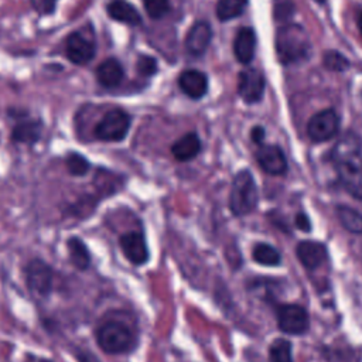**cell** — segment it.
<instances>
[{
  "label": "cell",
  "mask_w": 362,
  "mask_h": 362,
  "mask_svg": "<svg viewBox=\"0 0 362 362\" xmlns=\"http://www.w3.org/2000/svg\"><path fill=\"white\" fill-rule=\"evenodd\" d=\"M211 38H212V30L209 24L205 21H198L189 28L185 37V48L191 55H195V57L202 55L206 51L211 42Z\"/></svg>",
  "instance_id": "cell-17"
},
{
  "label": "cell",
  "mask_w": 362,
  "mask_h": 362,
  "mask_svg": "<svg viewBox=\"0 0 362 362\" xmlns=\"http://www.w3.org/2000/svg\"><path fill=\"white\" fill-rule=\"evenodd\" d=\"M269 361L270 362H293L290 341L283 338L274 339L269 348Z\"/></svg>",
  "instance_id": "cell-26"
},
{
  "label": "cell",
  "mask_w": 362,
  "mask_h": 362,
  "mask_svg": "<svg viewBox=\"0 0 362 362\" xmlns=\"http://www.w3.org/2000/svg\"><path fill=\"white\" fill-rule=\"evenodd\" d=\"M7 117L11 120L10 143L14 146L34 147L44 134L45 123L41 117L31 115V112L21 106H8Z\"/></svg>",
  "instance_id": "cell-4"
},
{
  "label": "cell",
  "mask_w": 362,
  "mask_h": 362,
  "mask_svg": "<svg viewBox=\"0 0 362 362\" xmlns=\"http://www.w3.org/2000/svg\"><path fill=\"white\" fill-rule=\"evenodd\" d=\"M252 257L262 266H279L281 262L280 252L269 243H256L252 250Z\"/></svg>",
  "instance_id": "cell-24"
},
{
  "label": "cell",
  "mask_w": 362,
  "mask_h": 362,
  "mask_svg": "<svg viewBox=\"0 0 362 362\" xmlns=\"http://www.w3.org/2000/svg\"><path fill=\"white\" fill-rule=\"evenodd\" d=\"M24 281L28 291L37 298H47L54 288V270L40 257L28 260L24 266Z\"/></svg>",
  "instance_id": "cell-8"
},
{
  "label": "cell",
  "mask_w": 362,
  "mask_h": 362,
  "mask_svg": "<svg viewBox=\"0 0 362 362\" xmlns=\"http://www.w3.org/2000/svg\"><path fill=\"white\" fill-rule=\"evenodd\" d=\"M98 52V42L90 28L71 31L64 42V54L72 65L85 66L92 62Z\"/></svg>",
  "instance_id": "cell-6"
},
{
  "label": "cell",
  "mask_w": 362,
  "mask_h": 362,
  "mask_svg": "<svg viewBox=\"0 0 362 362\" xmlns=\"http://www.w3.org/2000/svg\"><path fill=\"white\" fill-rule=\"evenodd\" d=\"M294 223H296V228L303 230V232H310L311 230V222H310L308 216L305 214H303V212L296 215Z\"/></svg>",
  "instance_id": "cell-32"
},
{
  "label": "cell",
  "mask_w": 362,
  "mask_h": 362,
  "mask_svg": "<svg viewBox=\"0 0 362 362\" xmlns=\"http://www.w3.org/2000/svg\"><path fill=\"white\" fill-rule=\"evenodd\" d=\"M157 69H158L157 59L153 58L151 55L141 54V55L137 57V61H136V71H137L139 75L146 76V78H150V76L156 75Z\"/></svg>",
  "instance_id": "cell-29"
},
{
  "label": "cell",
  "mask_w": 362,
  "mask_h": 362,
  "mask_svg": "<svg viewBox=\"0 0 362 362\" xmlns=\"http://www.w3.org/2000/svg\"><path fill=\"white\" fill-rule=\"evenodd\" d=\"M358 27H359V31H361V34H362V11H361L359 16H358Z\"/></svg>",
  "instance_id": "cell-35"
},
{
  "label": "cell",
  "mask_w": 362,
  "mask_h": 362,
  "mask_svg": "<svg viewBox=\"0 0 362 362\" xmlns=\"http://www.w3.org/2000/svg\"><path fill=\"white\" fill-rule=\"evenodd\" d=\"M132 126V116L122 107H112L93 126L92 136L98 141L119 143L126 139Z\"/></svg>",
  "instance_id": "cell-5"
},
{
  "label": "cell",
  "mask_w": 362,
  "mask_h": 362,
  "mask_svg": "<svg viewBox=\"0 0 362 362\" xmlns=\"http://www.w3.org/2000/svg\"><path fill=\"white\" fill-rule=\"evenodd\" d=\"M66 252L69 263L79 272H85L92 264V255L88 245L81 236H69L66 239Z\"/></svg>",
  "instance_id": "cell-19"
},
{
  "label": "cell",
  "mask_w": 362,
  "mask_h": 362,
  "mask_svg": "<svg viewBox=\"0 0 362 362\" xmlns=\"http://www.w3.org/2000/svg\"><path fill=\"white\" fill-rule=\"evenodd\" d=\"M106 14L109 16L110 20L127 24L132 27L140 25L143 23L141 16L139 10L129 3L127 0H110L106 4Z\"/></svg>",
  "instance_id": "cell-16"
},
{
  "label": "cell",
  "mask_w": 362,
  "mask_h": 362,
  "mask_svg": "<svg viewBox=\"0 0 362 362\" xmlns=\"http://www.w3.org/2000/svg\"><path fill=\"white\" fill-rule=\"evenodd\" d=\"M95 78L100 88L106 90H113L123 82L124 68L117 58L109 57L96 66Z\"/></svg>",
  "instance_id": "cell-13"
},
{
  "label": "cell",
  "mask_w": 362,
  "mask_h": 362,
  "mask_svg": "<svg viewBox=\"0 0 362 362\" xmlns=\"http://www.w3.org/2000/svg\"><path fill=\"white\" fill-rule=\"evenodd\" d=\"M147 16L153 20H160L170 13V0H143Z\"/></svg>",
  "instance_id": "cell-27"
},
{
  "label": "cell",
  "mask_w": 362,
  "mask_h": 362,
  "mask_svg": "<svg viewBox=\"0 0 362 362\" xmlns=\"http://www.w3.org/2000/svg\"><path fill=\"white\" fill-rule=\"evenodd\" d=\"M337 216L341 222V225L351 233H362V214L356 209L346 206V205H338Z\"/></svg>",
  "instance_id": "cell-23"
},
{
  "label": "cell",
  "mask_w": 362,
  "mask_h": 362,
  "mask_svg": "<svg viewBox=\"0 0 362 362\" xmlns=\"http://www.w3.org/2000/svg\"><path fill=\"white\" fill-rule=\"evenodd\" d=\"M247 0H219L216 4V17L221 21L236 18L242 14Z\"/></svg>",
  "instance_id": "cell-25"
},
{
  "label": "cell",
  "mask_w": 362,
  "mask_h": 362,
  "mask_svg": "<svg viewBox=\"0 0 362 362\" xmlns=\"http://www.w3.org/2000/svg\"><path fill=\"white\" fill-rule=\"evenodd\" d=\"M317 3H320V4H322V3H325V0H315Z\"/></svg>",
  "instance_id": "cell-36"
},
{
  "label": "cell",
  "mask_w": 362,
  "mask_h": 362,
  "mask_svg": "<svg viewBox=\"0 0 362 362\" xmlns=\"http://www.w3.org/2000/svg\"><path fill=\"white\" fill-rule=\"evenodd\" d=\"M119 246L124 257L134 266H141L148 262L150 252L143 232L129 230L119 238Z\"/></svg>",
  "instance_id": "cell-11"
},
{
  "label": "cell",
  "mask_w": 362,
  "mask_h": 362,
  "mask_svg": "<svg viewBox=\"0 0 362 362\" xmlns=\"http://www.w3.org/2000/svg\"><path fill=\"white\" fill-rule=\"evenodd\" d=\"M238 92L246 103H256L264 93V78L256 69H245L239 74Z\"/></svg>",
  "instance_id": "cell-12"
},
{
  "label": "cell",
  "mask_w": 362,
  "mask_h": 362,
  "mask_svg": "<svg viewBox=\"0 0 362 362\" xmlns=\"http://www.w3.org/2000/svg\"><path fill=\"white\" fill-rule=\"evenodd\" d=\"M311 42L307 31L300 24L281 25L276 33V54L281 64H297L308 58Z\"/></svg>",
  "instance_id": "cell-3"
},
{
  "label": "cell",
  "mask_w": 362,
  "mask_h": 362,
  "mask_svg": "<svg viewBox=\"0 0 362 362\" xmlns=\"http://www.w3.org/2000/svg\"><path fill=\"white\" fill-rule=\"evenodd\" d=\"M64 167L71 177H85L92 170V163L81 151L71 150L64 157Z\"/></svg>",
  "instance_id": "cell-22"
},
{
  "label": "cell",
  "mask_w": 362,
  "mask_h": 362,
  "mask_svg": "<svg viewBox=\"0 0 362 362\" xmlns=\"http://www.w3.org/2000/svg\"><path fill=\"white\" fill-rule=\"evenodd\" d=\"M279 328L291 335L304 334L310 327L308 313L298 304H280L276 308Z\"/></svg>",
  "instance_id": "cell-9"
},
{
  "label": "cell",
  "mask_w": 362,
  "mask_h": 362,
  "mask_svg": "<svg viewBox=\"0 0 362 362\" xmlns=\"http://www.w3.org/2000/svg\"><path fill=\"white\" fill-rule=\"evenodd\" d=\"M74 356H75L76 362H100L99 358L93 352L83 349V348H76L74 351Z\"/></svg>",
  "instance_id": "cell-31"
},
{
  "label": "cell",
  "mask_w": 362,
  "mask_h": 362,
  "mask_svg": "<svg viewBox=\"0 0 362 362\" xmlns=\"http://www.w3.org/2000/svg\"><path fill=\"white\" fill-rule=\"evenodd\" d=\"M296 255L300 263L308 269L314 270L318 266L324 263L327 259V247L321 242H314V240H303L297 245L296 247Z\"/></svg>",
  "instance_id": "cell-15"
},
{
  "label": "cell",
  "mask_w": 362,
  "mask_h": 362,
  "mask_svg": "<svg viewBox=\"0 0 362 362\" xmlns=\"http://www.w3.org/2000/svg\"><path fill=\"white\" fill-rule=\"evenodd\" d=\"M322 64L327 69L335 72H342L349 68V61L338 51H327L322 57Z\"/></svg>",
  "instance_id": "cell-28"
},
{
  "label": "cell",
  "mask_w": 362,
  "mask_h": 362,
  "mask_svg": "<svg viewBox=\"0 0 362 362\" xmlns=\"http://www.w3.org/2000/svg\"><path fill=\"white\" fill-rule=\"evenodd\" d=\"M342 187L355 198L362 199V153L354 134L344 136L331 151Z\"/></svg>",
  "instance_id": "cell-1"
},
{
  "label": "cell",
  "mask_w": 362,
  "mask_h": 362,
  "mask_svg": "<svg viewBox=\"0 0 362 362\" xmlns=\"http://www.w3.org/2000/svg\"><path fill=\"white\" fill-rule=\"evenodd\" d=\"M339 127V117L334 109H325L311 116L307 124L308 137L314 143H321L332 139Z\"/></svg>",
  "instance_id": "cell-10"
},
{
  "label": "cell",
  "mask_w": 362,
  "mask_h": 362,
  "mask_svg": "<svg viewBox=\"0 0 362 362\" xmlns=\"http://www.w3.org/2000/svg\"><path fill=\"white\" fill-rule=\"evenodd\" d=\"M201 150L199 137L195 133H187L177 139L171 146V153L178 161H188L194 158Z\"/></svg>",
  "instance_id": "cell-21"
},
{
  "label": "cell",
  "mask_w": 362,
  "mask_h": 362,
  "mask_svg": "<svg viewBox=\"0 0 362 362\" xmlns=\"http://www.w3.org/2000/svg\"><path fill=\"white\" fill-rule=\"evenodd\" d=\"M257 204V189L255 180L247 170L239 171L233 181L229 195V209L236 216L250 214Z\"/></svg>",
  "instance_id": "cell-7"
},
{
  "label": "cell",
  "mask_w": 362,
  "mask_h": 362,
  "mask_svg": "<svg viewBox=\"0 0 362 362\" xmlns=\"http://www.w3.org/2000/svg\"><path fill=\"white\" fill-rule=\"evenodd\" d=\"M264 129L262 127V126H255L253 129H252V132H250V137H252V141L253 143H256V144H259V146H262V141H263V139H264Z\"/></svg>",
  "instance_id": "cell-33"
},
{
  "label": "cell",
  "mask_w": 362,
  "mask_h": 362,
  "mask_svg": "<svg viewBox=\"0 0 362 362\" xmlns=\"http://www.w3.org/2000/svg\"><path fill=\"white\" fill-rule=\"evenodd\" d=\"M31 8L42 17H48L52 16L57 8H58V3L59 0H28Z\"/></svg>",
  "instance_id": "cell-30"
},
{
  "label": "cell",
  "mask_w": 362,
  "mask_h": 362,
  "mask_svg": "<svg viewBox=\"0 0 362 362\" xmlns=\"http://www.w3.org/2000/svg\"><path fill=\"white\" fill-rule=\"evenodd\" d=\"M95 341L107 355L132 352L137 338L133 328L120 318H105L95 328Z\"/></svg>",
  "instance_id": "cell-2"
},
{
  "label": "cell",
  "mask_w": 362,
  "mask_h": 362,
  "mask_svg": "<svg viewBox=\"0 0 362 362\" xmlns=\"http://www.w3.org/2000/svg\"><path fill=\"white\" fill-rule=\"evenodd\" d=\"M23 362H51V361H49V359H45V358H42V356H38V355L25 354Z\"/></svg>",
  "instance_id": "cell-34"
},
{
  "label": "cell",
  "mask_w": 362,
  "mask_h": 362,
  "mask_svg": "<svg viewBox=\"0 0 362 362\" xmlns=\"http://www.w3.org/2000/svg\"><path fill=\"white\" fill-rule=\"evenodd\" d=\"M178 86L188 98L201 99L208 90V79L201 71L187 69L178 76Z\"/></svg>",
  "instance_id": "cell-18"
},
{
  "label": "cell",
  "mask_w": 362,
  "mask_h": 362,
  "mask_svg": "<svg viewBox=\"0 0 362 362\" xmlns=\"http://www.w3.org/2000/svg\"><path fill=\"white\" fill-rule=\"evenodd\" d=\"M256 35L252 28L242 27L233 41V54L240 64H249L255 57Z\"/></svg>",
  "instance_id": "cell-20"
},
{
  "label": "cell",
  "mask_w": 362,
  "mask_h": 362,
  "mask_svg": "<svg viewBox=\"0 0 362 362\" xmlns=\"http://www.w3.org/2000/svg\"><path fill=\"white\" fill-rule=\"evenodd\" d=\"M255 156L259 165L272 175H280L287 171V161L279 146L262 144Z\"/></svg>",
  "instance_id": "cell-14"
}]
</instances>
